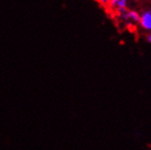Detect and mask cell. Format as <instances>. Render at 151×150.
Returning <instances> with one entry per match:
<instances>
[{"instance_id":"1","label":"cell","mask_w":151,"mask_h":150,"mask_svg":"<svg viewBox=\"0 0 151 150\" xmlns=\"http://www.w3.org/2000/svg\"><path fill=\"white\" fill-rule=\"evenodd\" d=\"M140 23L144 28L147 29H151V12L150 11H147L143 14L142 18L140 19Z\"/></svg>"},{"instance_id":"2","label":"cell","mask_w":151,"mask_h":150,"mask_svg":"<svg viewBox=\"0 0 151 150\" xmlns=\"http://www.w3.org/2000/svg\"><path fill=\"white\" fill-rule=\"evenodd\" d=\"M127 14H128V16H129V19H133L134 21H140V16H139V14L137 12H135V11H129L128 10L127 11Z\"/></svg>"},{"instance_id":"3","label":"cell","mask_w":151,"mask_h":150,"mask_svg":"<svg viewBox=\"0 0 151 150\" xmlns=\"http://www.w3.org/2000/svg\"><path fill=\"white\" fill-rule=\"evenodd\" d=\"M126 28H127V29L129 32H137V27H135L134 25H133V24H127L126 25Z\"/></svg>"},{"instance_id":"4","label":"cell","mask_w":151,"mask_h":150,"mask_svg":"<svg viewBox=\"0 0 151 150\" xmlns=\"http://www.w3.org/2000/svg\"><path fill=\"white\" fill-rule=\"evenodd\" d=\"M147 40H148V42H151V34L147 35Z\"/></svg>"}]
</instances>
